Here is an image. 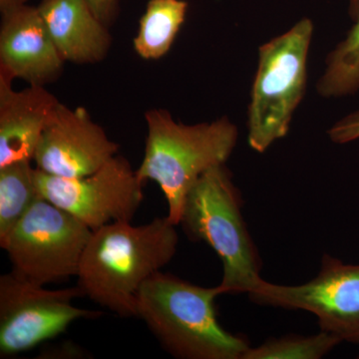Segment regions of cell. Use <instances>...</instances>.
<instances>
[{
    "instance_id": "cell-20",
    "label": "cell",
    "mask_w": 359,
    "mask_h": 359,
    "mask_svg": "<svg viewBox=\"0 0 359 359\" xmlns=\"http://www.w3.org/2000/svg\"><path fill=\"white\" fill-rule=\"evenodd\" d=\"M28 0H0V13L1 15L15 9L20 8V7L27 6Z\"/></svg>"
},
{
    "instance_id": "cell-22",
    "label": "cell",
    "mask_w": 359,
    "mask_h": 359,
    "mask_svg": "<svg viewBox=\"0 0 359 359\" xmlns=\"http://www.w3.org/2000/svg\"><path fill=\"white\" fill-rule=\"evenodd\" d=\"M358 358H359V355H358Z\"/></svg>"
},
{
    "instance_id": "cell-7",
    "label": "cell",
    "mask_w": 359,
    "mask_h": 359,
    "mask_svg": "<svg viewBox=\"0 0 359 359\" xmlns=\"http://www.w3.org/2000/svg\"><path fill=\"white\" fill-rule=\"evenodd\" d=\"M80 287L47 290L11 271L0 276V355H15L63 334L71 323L101 311L77 308Z\"/></svg>"
},
{
    "instance_id": "cell-11",
    "label": "cell",
    "mask_w": 359,
    "mask_h": 359,
    "mask_svg": "<svg viewBox=\"0 0 359 359\" xmlns=\"http://www.w3.org/2000/svg\"><path fill=\"white\" fill-rule=\"evenodd\" d=\"M65 63L37 6L27 4L2 15L0 69L29 85L46 86L61 76Z\"/></svg>"
},
{
    "instance_id": "cell-4",
    "label": "cell",
    "mask_w": 359,
    "mask_h": 359,
    "mask_svg": "<svg viewBox=\"0 0 359 359\" xmlns=\"http://www.w3.org/2000/svg\"><path fill=\"white\" fill-rule=\"evenodd\" d=\"M243 200L224 165L203 174L187 194L180 224L223 263V294H249L263 278L259 252L242 214Z\"/></svg>"
},
{
    "instance_id": "cell-3",
    "label": "cell",
    "mask_w": 359,
    "mask_h": 359,
    "mask_svg": "<svg viewBox=\"0 0 359 359\" xmlns=\"http://www.w3.org/2000/svg\"><path fill=\"white\" fill-rule=\"evenodd\" d=\"M145 153L136 170L142 183L159 185L168 204V219L180 224L187 194L212 168L226 164L237 145V126L228 117L186 125L165 109L145 114Z\"/></svg>"
},
{
    "instance_id": "cell-16",
    "label": "cell",
    "mask_w": 359,
    "mask_h": 359,
    "mask_svg": "<svg viewBox=\"0 0 359 359\" xmlns=\"http://www.w3.org/2000/svg\"><path fill=\"white\" fill-rule=\"evenodd\" d=\"M316 90L325 98L351 95L359 90V13L355 25L328 54L327 68Z\"/></svg>"
},
{
    "instance_id": "cell-19",
    "label": "cell",
    "mask_w": 359,
    "mask_h": 359,
    "mask_svg": "<svg viewBox=\"0 0 359 359\" xmlns=\"http://www.w3.org/2000/svg\"><path fill=\"white\" fill-rule=\"evenodd\" d=\"M92 11L106 25L114 22L119 13V0H87Z\"/></svg>"
},
{
    "instance_id": "cell-18",
    "label": "cell",
    "mask_w": 359,
    "mask_h": 359,
    "mask_svg": "<svg viewBox=\"0 0 359 359\" xmlns=\"http://www.w3.org/2000/svg\"><path fill=\"white\" fill-rule=\"evenodd\" d=\"M330 140L346 144L359 139V110L342 118L328 130Z\"/></svg>"
},
{
    "instance_id": "cell-12",
    "label": "cell",
    "mask_w": 359,
    "mask_h": 359,
    "mask_svg": "<svg viewBox=\"0 0 359 359\" xmlns=\"http://www.w3.org/2000/svg\"><path fill=\"white\" fill-rule=\"evenodd\" d=\"M15 79L0 69V167L32 161L45 127L60 101L45 86L16 91Z\"/></svg>"
},
{
    "instance_id": "cell-9",
    "label": "cell",
    "mask_w": 359,
    "mask_h": 359,
    "mask_svg": "<svg viewBox=\"0 0 359 359\" xmlns=\"http://www.w3.org/2000/svg\"><path fill=\"white\" fill-rule=\"evenodd\" d=\"M36 184L43 199L92 231L114 222H132L144 198V184L129 161L119 155L82 178H61L36 169Z\"/></svg>"
},
{
    "instance_id": "cell-15",
    "label": "cell",
    "mask_w": 359,
    "mask_h": 359,
    "mask_svg": "<svg viewBox=\"0 0 359 359\" xmlns=\"http://www.w3.org/2000/svg\"><path fill=\"white\" fill-rule=\"evenodd\" d=\"M32 161H18L0 167V245L16 224L42 198L36 184V168Z\"/></svg>"
},
{
    "instance_id": "cell-17",
    "label": "cell",
    "mask_w": 359,
    "mask_h": 359,
    "mask_svg": "<svg viewBox=\"0 0 359 359\" xmlns=\"http://www.w3.org/2000/svg\"><path fill=\"white\" fill-rule=\"evenodd\" d=\"M340 342L339 337L323 330L309 337L290 334L250 346L242 359H320Z\"/></svg>"
},
{
    "instance_id": "cell-10",
    "label": "cell",
    "mask_w": 359,
    "mask_h": 359,
    "mask_svg": "<svg viewBox=\"0 0 359 359\" xmlns=\"http://www.w3.org/2000/svg\"><path fill=\"white\" fill-rule=\"evenodd\" d=\"M118 151L119 145L92 120L88 111L60 102L40 137L33 160L44 173L82 178L98 171Z\"/></svg>"
},
{
    "instance_id": "cell-1",
    "label": "cell",
    "mask_w": 359,
    "mask_h": 359,
    "mask_svg": "<svg viewBox=\"0 0 359 359\" xmlns=\"http://www.w3.org/2000/svg\"><path fill=\"white\" fill-rule=\"evenodd\" d=\"M176 226L166 216L141 226L114 222L93 231L76 276L84 297L121 318H137L139 290L176 254Z\"/></svg>"
},
{
    "instance_id": "cell-13",
    "label": "cell",
    "mask_w": 359,
    "mask_h": 359,
    "mask_svg": "<svg viewBox=\"0 0 359 359\" xmlns=\"http://www.w3.org/2000/svg\"><path fill=\"white\" fill-rule=\"evenodd\" d=\"M37 8L65 61L94 65L106 58L112 37L87 0H41Z\"/></svg>"
},
{
    "instance_id": "cell-2",
    "label": "cell",
    "mask_w": 359,
    "mask_h": 359,
    "mask_svg": "<svg viewBox=\"0 0 359 359\" xmlns=\"http://www.w3.org/2000/svg\"><path fill=\"white\" fill-rule=\"evenodd\" d=\"M221 294L219 285L203 287L160 271L139 290L137 318L174 358L242 359L249 342L219 323L215 299Z\"/></svg>"
},
{
    "instance_id": "cell-8",
    "label": "cell",
    "mask_w": 359,
    "mask_h": 359,
    "mask_svg": "<svg viewBox=\"0 0 359 359\" xmlns=\"http://www.w3.org/2000/svg\"><path fill=\"white\" fill-rule=\"evenodd\" d=\"M248 294L259 306L309 311L323 332L359 344V264L325 254L320 273L309 282L282 285L263 278Z\"/></svg>"
},
{
    "instance_id": "cell-21",
    "label": "cell",
    "mask_w": 359,
    "mask_h": 359,
    "mask_svg": "<svg viewBox=\"0 0 359 359\" xmlns=\"http://www.w3.org/2000/svg\"><path fill=\"white\" fill-rule=\"evenodd\" d=\"M359 13V0H349V14L355 20Z\"/></svg>"
},
{
    "instance_id": "cell-14",
    "label": "cell",
    "mask_w": 359,
    "mask_h": 359,
    "mask_svg": "<svg viewBox=\"0 0 359 359\" xmlns=\"http://www.w3.org/2000/svg\"><path fill=\"white\" fill-rule=\"evenodd\" d=\"M185 0H149L133 40L136 53L145 60H158L171 49L184 21Z\"/></svg>"
},
{
    "instance_id": "cell-6",
    "label": "cell",
    "mask_w": 359,
    "mask_h": 359,
    "mask_svg": "<svg viewBox=\"0 0 359 359\" xmlns=\"http://www.w3.org/2000/svg\"><path fill=\"white\" fill-rule=\"evenodd\" d=\"M93 231L74 216L40 198L0 245L13 271L45 285L77 276Z\"/></svg>"
},
{
    "instance_id": "cell-5",
    "label": "cell",
    "mask_w": 359,
    "mask_h": 359,
    "mask_svg": "<svg viewBox=\"0 0 359 359\" xmlns=\"http://www.w3.org/2000/svg\"><path fill=\"white\" fill-rule=\"evenodd\" d=\"M313 25L309 18L262 45L248 116V142L264 153L289 133L306 92Z\"/></svg>"
}]
</instances>
